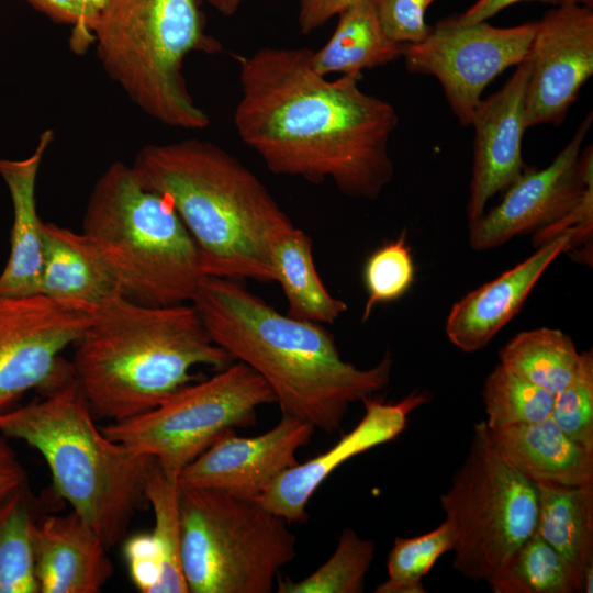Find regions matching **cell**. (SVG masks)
I'll return each instance as SVG.
<instances>
[{"mask_svg": "<svg viewBox=\"0 0 593 593\" xmlns=\"http://www.w3.org/2000/svg\"><path fill=\"white\" fill-rule=\"evenodd\" d=\"M312 51L260 47L239 59L236 132L275 175L331 180L345 195L376 200L394 174L396 110L366 93L360 76L316 72Z\"/></svg>", "mask_w": 593, "mask_h": 593, "instance_id": "cell-1", "label": "cell"}, {"mask_svg": "<svg viewBox=\"0 0 593 593\" xmlns=\"http://www.w3.org/2000/svg\"><path fill=\"white\" fill-rule=\"evenodd\" d=\"M191 304L212 340L257 372L281 415L337 432L350 404L383 390L392 370L385 355L372 368L345 361L322 324L276 311L242 280L205 277Z\"/></svg>", "mask_w": 593, "mask_h": 593, "instance_id": "cell-2", "label": "cell"}, {"mask_svg": "<svg viewBox=\"0 0 593 593\" xmlns=\"http://www.w3.org/2000/svg\"><path fill=\"white\" fill-rule=\"evenodd\" d=\"M75 345L72 377L94 417L110 423L155 409L195 381L194 367L219 371L235 361L191 303L145 305L122 294L93 309Z\"/></svg>", "mask_w": 593, "mask_h": 593, "instance_id": "cell-3", "label": "cell"}, {"mask_svg": "<svg viewBox=\"0 0 593 593\" xmlns=\"http://www.w3.org/2000/svg\"><path fill=\"white\" fill-rule=\"evenodd\" d=\"M131 165L172 204L206 276L275 281L270 240L292 222L239 159L212 142L188 138L145 145Z\"/></svg>", "mask_w": 593, "mask_h": 593, "instance_id": "cell-4", "label": "cell"}, {"mask_svg": "<svg viewBox=\"0 0 593 593\" xmlns=\"http://www.w3.org/2000/svg\"><path fill=\"white\" fill-rule=\"evenodd\" d=\"M0 435L26 443L46 461L56 492L111 548L143 507L152 457L108 437L75 379L38 401L0 413Z\"/></svg>", "mask_w": 593, "mask_h": 593, "instance_id": "cell-5", "label": "cell"}, {"mask_svg": "<svg viewBox=\"0 0 593 593\" xmlns=\"http://www.w3.org/2000/svg\"><path fill=\"white\" fill-rule=\"evenodd\" d=\"M81 232L102 254L122 295L141 304L191 303L208 277L172 204L123 161L110 164L94 182Z\"/></svg>", "mask_w": 593, "mask_h": 593, "instance_id": "cell-6", "label": "cell"}, {"mask_svg": "<svg viewBox=\"0 0 593 593\" xmlns=\"http://www.w3.org/2000/svg\"><path fill=\"white\" fill-rule=\"evenodd\" d=\"M93 44L104 71L144 113L170 127L209 126L183 75L190 53L223 51L205 32L199 0H109Z\"/></svg>", "mask_w": 593, "mask_h": 593, "instance_id": "cell-7", "label": "cell"}, {"mask_svg": "<svg viewBox=\"0 0 593 593\" xmlns=\"http://www.w3.org/2000/svg\"><path fill=\"white\" fill-rule=\"evenodd\" d=\"M180 517L189 593H270L296 557L289 522L256 501L181 488Z\"/></svg>", "mask_w": 593, "mask_h": 593, "instance_id": "cell-8", "label": "cell"}, {"mask_svg": "<svg viewBox=\"0 0 593 593\" xmlns=\"http://www.w3.org/2000/svg\"><path fill=\"white\" fill-rule=\"evenodd\" d=\"M440 505L451 537L452 566L465 578L488 584L536 532V483L491 446L485 422L473 426L470 447Z\"/></svg>", "mask_w": 593, "mask_h": 593, "instance_id": "cell-9", "label": "cell"}, {"mask_svg": "<svg viewBox=\"0 0 593 593\" xmlns=\"http://www.w3.org/2000/svg\"><path fill=\"white\" fill-rule=\"evenodd\" d=\"M269 403L276 399L265 380L234 361L213 377L183 387L155 409L101 428L133 452L156 459L178 479L220 437L253 425L258 407Z\"/></svg>", "mask_w": 593, "mask_h": 593, "instance_id": "cell-10", "label": "cell"}, {"mask_svg": "<svg viewBox=\"0 0 593 593\" xmlns=\"http://www.w3.org/2000/svg\"><path fill=\"white\" fill-rule=\"evenodd\" d=\"M93 309L41 293H0V413L29 391L47 393L72 379L61 353L75 345Z\"/></svg>", "mask_w": 593, "mask_h": 593, "instance_id": "cell-11", "label": "cell"}, {"mask_svg": "<svg viewBox=\"0 0 593 593\" xmlns=\"http://www.w3.org/2000/svg\"><path fill=\"white\" fill-rule=\"evenodd\" d=\"M537 22L497 27L486 22L459 24L439 21L421 42L403 48L406 69L435 77L463 126H470L484 89L529 52Z\"/></svg>", "mask_w": 593, "mask_h": 593, "instance_id": "cell-12", "label": "cell"}, {"mask_svg": "<svg viewBox=\"0 0 593 593\" xmlns=\"http://www.w3.org/2000/svg\"><path fill=\"white\" fill-rule=\"evenodd\" d=\"M592 113L569 143L542 169L526 168L505 190L502 201L469 226V245L488 250L550 226L567 215L593 184L592 146L581 150Z\"/></svg>", "mask_w": 593, "mask_h": 593, "instance_id": "cell-13", "label": "cell"}, {"mask_svg": "<svg viewBox=\"0 0 593 593\" xmlns=\"http://www.w3.org/2000/svg\"><path fill=\"white\" fill-rule=\"evenodd\" d=\"M536 22L526 57L527 128L545 123L561 124L593 75L592 5L563 3Z\"/></svg>", "mask_w": 593, "mask_h": 593, "instance_id": "cell-14", "label": "cell"}, {"mask_svg": "<svg viewBox=\"0 0 593 593\" xmlns=\"http://www.w3.org/2000/svg\"><path fill=\"white\" fill-rule=\"evenodd\" d=\"M314 432L309 423L287 415L258 436L240 437L231 430L182 469L179 484L255 501L299 463L296 452Z\"/></svg>", "mask_w": 593, "mask_h": 593, "instance_id": "cell-15", "label": "cell"}, {"mask_svg": "<svg viewBox=\"0 0 593 593\" xmlns=\"http://www.w3.org/2000/svg\"><path fill=\"white\" fill-rule=\"evenodd\" d=\"M528 77L526 59L496 92L477 105L473 126V160L467 203L468 227L480 220L489 200L505 191L527 168L522 141L527 130L525 90Z\"/></svg>", "mask_w": 593, "mask_h": 593, "instance_id": "cell-16", "label": "cell"}, {"mask_svg": "<svg viewBox=\"0 0 593 593\" xmlns=\"http://www.w3.org/2000/svg\"><path fill=\"white\" fill-rule=\"evenodd\" d=\"M427 401L425 392H413L398 403L366 399L365 415L351 432L328 450L282 472L255 501L289 523H305L307 503L328 475L354 456L395 438L409 413Z\"/></svg>", "mask_w": 593, "mask_h": 593, "instance_id": "cell-17", "label": "cell"}, {"mask_svg": "<svg viewBox=\"0 0 593 593\" xmlns=\"http://www.w3.org/2000/svg\"><path fill=\"white\" fill-rule=\"evenodd\" d=\"M577 244L578 232L570 228L536 247L524 261L462 296L446 320L449 342L463 353L485 347L517 314L551 262L560 254L573 250Z\"/></svg>", "mask_w": 593, "mask_h": 593, "instance_id": "cell-18", "label": "cell"}, {"mask_svg": "<svg viewBox=\"0 0 593 593\" xmlns=\"http://www.w3.org/2000/svg\"><path fill=\"white\" fill-rule=\"evenodd\" d=\"M110 548L74 511L45 515L34 527L40 593H98L110 580Z\"/></svg>", "mask_w": 593, "mask_h": 593, "instance_id": "cell-19", "label": "cell"}, {"mask_svg": "<svg viewBox=\"0 0 593 593\" xmlns=\"http://www.w3.org/2000/svg\"><path fill=\"white\" fill-rule=\"evenodd\" d=\"M53 139V130H46L26 158H0V176L7 184L13 209L10 254L0 273L2 294L26 295L38 290L44 222L37 214L35 188L42 159Z\"/></svg>", "mask_w": 593, "mask_h": 593, "instance_id": "cell-20", "label": "cell"}, {"mask_svg": "<svg viewBox=\"0 0 593 593\" xmlns=\"http://www.w3.org/2000/svg\"><path fill=\"white\" fill-rule=\"evenodd\" d=\"M488 439L508 465L534 483H593V452L570 439L549 417L489 428Z\"/></svg>", "mask_w": 593, "mask_h": 593, "instance_id": "cell-21", "label": "cell"}, {"mask_svg": "<svg viewBox=\"0 0 593 593\" xmlns=\"http://www.w3.org/2000/svg\"><path fill=\"white\" fill-rule=\"evenodd\" d=\"M37 293L97 307L122 294L96 244L82 232L44 222Z\"/></svg>", "mask_w": 593, "mask_h": 593, "instance_id": "cell-22", "label": "cell"}, {"mask_svg": "<svg viewBox=\"0 0 593 593\" xmlns=\"http://www.w3.org/2000/svg\"><path fill=\"white\" fill-rule=\"evenodd\" d=\"M538 517L536 534L556 549L584 580L593 583V483L564 485L536 483Z\"/></svg>", "mask_w": 593, "mask_h": 593, "instance_id": "cell-23", "label": "cell"}, {"mask_svg": "<svg viewBox=\"0 0 593 593\" xmlns=\"http://www.w3.org/2000/svg\"><path fill=\"white\" fill-rule=\"evenodd\" d=\"M270 260L288 302V315L318 324H333L347 303L332 295L321 280L312 254V239L293 224L270 240Z\"/></svg>", "mask_w": 593, "mask_h": 593, "instance_id": "cell-24", "label": "cell"}, {"mask_svg": "<svg viewBox=\"0 0 593 593\" xmlns=\"http://www.w3.org/2000/svg\"><path fill=\"white\" fill-rule=\"evenodd\" d=\"M404 45L383 32L371 0H358L338 15L328 41L312 51V66L327 77L332 74L360 76L362 70L387 65L402 57Z\"/></svg>", "mask_w": 593, "mask_h": 593, "instance_id": "cell-25", "label": "cell"}, {"mask_svg": "<svg viewBox=\"0 0 593 593\" xmlns=\"http://www.w3.org/2000/svg\"><path fill=\"white\" fill-rule=\"evenodd\" d=\"M499 358L504 368L553 395L571 382L580 363L573 340L549 327L516 334Z\"/></svg>", "mask_w": 593, "mask_h": 593, "instance_id": "cell-26", "label": "cell"}, {"mask_svg": "<svg viewBox=\"0 0 593 593\" xmlns=\"http://www.w3.org/2000/svg\"><path fill=\"white\" fill-rule=\"evenodd\" d=\"M180 492L178 479L152 458L145 477V499L154 514L149 538L158 568L152 593H189L181 566Z\"/></svg>", "mask_w": 593, "mask_h": 593, "instance_id": "cell-27", "label": "cell"}, {"mask_svg": "<svg viewBox=\"0 0 593 593\" xmlns=\"http://www.w3.org/2000/svg\"><path fill=\"white\" fill-rule=\"evenodd\" d=\"M36 521L27 483L0 502V593H40L34 556Z\"/></svg>", "mask_w": 593, "mask_h": 593, "instance_id": "cell-28", "label": "cell"}, {"mask_svg": "<svg viewBox=\"0 0 593 593\" xmlns=\"http://www.w3.org/2000/svg\"><path fill=\"white\" fill-rule=\"evenodd\" d=\"M494 593H580L583 577L538 534L515 552L502 575L489 584Z\"/></svg>", "mask_w": 593, "mask_h": 593, "instance_id": "cell-29", "label": "cell"}, {"mask_svg": "<svg viewBox=\"0 0 593 593\" xmlns=\"http://www.w3.org/2000/svg\"><path fill=\"white\" fill-rule=\"evenodd\" d=\"M376 546L353 528H345L333 555L300 581L277 579L278 593H361Z\"/></svg>", "mask_w": 593, "mask_h": 593, "instance_id": "cell-30", "label": "cell"}, {"mask_svg": "<svg viewBox=\"0 0 593 593\" xmlns=\"http://www.w3.org/2000/svg\"><path fill=\"white\" fill-rule=\"evenodd\" d=\"M555 395L497 365L485 378L482 401L489 428L550 417Z\"/></svg>", "mask_w": 593, "mask_h": 593, "instance_id": "cell-31", "label": "cell"}, {"mask_svg": "<svg viewBox=\"0 0 593 593\" xmlns=\"http://www.w3.org/2000/svg\"><path fill=\"white\" fill-rule=\"evenodd\" d=\"M451 547L450 532L445 522L419 536L396 537L388 556V580L374 592L425 593L422 579L444 553L451 551Z\"/></svg>", "mask_w": 593, "mask_h": 593, "instance_id": "cell-32", "label": "cell"}, {"mask_svg": "<svg viewBox=\"0 0 593 593\" xmlns=\"http://www.w3.org/2000/svg\"><path fill=\"white\" fill-rule=\"evenodd\" d=\"M362 276L367 291L362 313V322H366L377 304L400 299L414 282L415 266L405 231L368 256Z\"/></svg>", "mask_w": 593, "mask_h": 593, "instance_id": "cell-33", "label": "cell"}, {"mask_svg": "<svg viewBox=\"0 0 593 593\" xmlns=\"http://www.w3.org/2000/svg\"><path fill=\"white\" fill-rule=\"evenodd\" d=\"M550 418L573 441L593 452V351L580 353L571 382L555 394Z\"/></svg>", "mask_w": 593, "mask_h": 593, "instance_id": "cell-34", "label": "cell"}, {"mask_svg": "<svg viewBox=\"0 0 593 593\" xmlns=\"http://www.w3.org/2000/svg\"><path fill=\"white\" fill-rule=\"evenodd\" d=\"M435 1L371 0V3L385 35L394 43L406 45L418 43L430 33L425 13Z\"/></svg>", "mask_w": 593, "mask_h": 593, "instance_id": "cell-35", "label": "cell"}, {"mask_svg": "<svg viewBox=\"0 0 593 593\" xmlns=\"http://www.w3.org/2000/svg\"><path fill=\"white\" fill-rule=\"evenodd\" d=\"M124 551L136 588L143 593H152L158 578V568L149 535L128 539Z\"/></svg>", "mask_w": 593, "mask_h": 593, "instance_id": "cell-36", "label": "cell"}, {"mask_svg": "<svg viewBox=\"0 0 593 593\" xmlns=\"http://www.w3.org/2000/svg\"><path fill=\"white\" fill-rule=\"evenodd\" d=\"M358 0H299L298 24L303 34L316 31Z\"/></svg>", "mask_w": 593, "mask_h": 593, "instance_id": "cell-37", "label": "cell"}, {"mask_svg": "<svg viewBox=\"0 0 593 593\" xmlns=\"http://www.w3.org/2000/svg\"><path fill=\"white\" fill-rule=\"evenodd\" d=\"M77 11V23L72 27L70 48L83 54L93 43V30L109 0H72Z\"/></svg>", "mask_w": 593, "mask_h": 593, "instance_id": "cell-38", "label": "cell"}, {"mask_svg": "<svg viewBox=\"0 0 593 593\" xmlns=\"http://www.w3.org/2000/svg\"><path fill=\"white\" fill-rule=\"evenodd\" d=\"M25 483V469L8 438L0 435V502Z\"/></svg>", "mask_w": 593, "mask_h": 593, "instance_id": "cell-39", "label": "cell"}, {"mask_svg": "<svg viewBox=\"0 0 593 593\" xmlns=\"http://www.w3.org/2000/svg\"><path fill=\"white\" fill-rule=\"evenodd\" d=\"M521 1H528V0H478L463 13L459 15H455L452 18L457 23L463 24V25L474 24L479 22H486V20L494 16L500 11ZM538 1L550 2L556 5L568 3L567 0H538Z\"/></svg>", "mask_w": 593, "mask_h": 593, "instance_id": "cell-40", "label": "cell"}, {"mask_svg": "<svg viewBox=\"0 0 593 593\" xmlns=\"http://www.w3.org/2000/svg\"><path fill=\"white\" fill-rule=\"evenodd\" d=\"M25 1L56 23L68 24L72 27L77 23V11L72 0Z\"/></svg>", "mask_w": 593, "mask_h": 593, "instance_id": "cell-41", "label": "cell"}, {"mask_svg": "<svg viewBox=\"0 0 593 593\" xmlns=\"http://www.w3.org/2000/svg\"><path fill=\"white\" fill-rule=\"evenodd\" d=\"M209 4L225 16L235 14L242 0H208Z\"/></svg>", "mask_w": 593, "mask_h": 593, "instance_id": "cell-42", "label": "cell"}, {"mask_svg": "<svg viewBox=\"0 0 593 593\" xmlns=\"http://www.w3.org/2000/svg\"><path fill=\"white\" fill-rule=\"evenodd\" d=\"M568 3H578L584 5H592L593 0H567Z\"/></svg>", "mask_w": 593, "mask_h": 593, "instance_id": "cell-43", "label": "cell"}]
</instances>
